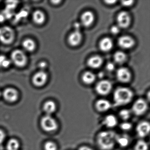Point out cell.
Returning <instances> with one entry per match:
<instances>
[{
    "instance_id": "cell-1",
    "label": "cell",
    "mask_w": 150,
    "mask_h": 150,
    "mask_svg": "<svg viewBox=\"0 0 150 150\" xmlns=\"http://www.w3.org/2000/svg\"><path fill=\"white\" fill-rule=\"evenodd\" d=\"M117 136L112 131L101 132L97 136V144L102 150H111L116 143Z\"/></svg>"
},
{
    "instance_id": "cell-2",
    "label": "cell",
    "mask_w": 150,
    "mask_h": 150,
    "mask_svg": "<svg viewBox=\"0 0 150 150\" xmlns=\"http://www.w3.org/2000/svg\"><path fill=\"white\" fill-rule=\"evenodd\" d=\"M132 91L127 88H119L115 91L114 100L117 106H123L130 102L133 97Z\"/></svg>"
},
{
    "instance_id": "cell-3",
    "label": "cell",
    "mask_w": 150,
    "mask_h": 150,
    "mask_svg": "<svg viewBox=\"0 0 150 150\" xmlns=\"http://www.w3.org/2000/svg\"><path fill=\"white\" fill-rule=\"evenodd\" d=\"M41 125L42 129L47 132L55 131L58 128V125L56 119L49 115H46L42 117Z\"/></svg>"
},
{
    "instance_id": "cell-4",
    "label": "cell",
    "mask_w": 150,
    "mask_h": 150,
    "mask_svg": "<svg viewBox=\"0 0 150 150\" xmlns=\"http://www.w3.org/2000/svg\"><path fill=\"white\" fill-rule=\"evenodd\" d=\"M11 62L18 67H22L27 63V57L25 53L21 50H16L11 54Z\"/></svg>"
},
{
    "instance_id": "cell-5",
    "label": "cell",
    "mask_w": 150,
    "mask_h": 150,
    "mask_svg": "<svg viewBox=\"0 0 150 150\" xmlns=\"http://www.w3.org/2000/svg\"><path fill=\"white\" fill-rule=\"evenodd\" d=\"M14 37V32L11 28L5 27L0 29V41L3 43H11L13 41Z\"/></svg>"
},
{
    "instance_id": "cell-6",
    "label": "cell",
    "mask_w": 150,
    "mask_h": 150,
    "mask_svg": "<svg viewBox=\"0 0 150 150\" xmlns=\"http://www.w3.org/2000/svg\"><path fill=\"white\" fill-rule=\"evenodd\" d=\"M148 109L147 103L143 99H138L133 103L132 111L135 115L140 116L144 114Z\"/></svg>"
},
{
    "instance_id": "cell-7",
    "label": "cell",
    "mask_w": 150,
    "mask_h": 150,
    "mask_svg": "<svg viewBox=\"0 0 150 150\" xmlns=\"http://www.w3.org/2000/svg\"><path fill=\"white\" fill-rule=\"evenodd\" d=\"M4 99L10 103L16 101L19 97V94L17 90L12 88H6L2 93Z\"/></svg>"
},
{
    "instance_id": "cell-8",
    "label": "cell",
    "mask_w": 150,
    "mask_h": 150,
    "mask_svg": "<svg viewBox=\"0 0 150 150\" xmlns=\"http://www.w3.org/2000/svg\"><path fill=\"white\" fill-rule=\"evenodd\" d=\"M48 76L43 71H40L36 73L32 78V82L37 87H41L47 81Z\"/></svg>"
},
{
    "instance_id": "cell-9",
    "label": "cell",
    "mask_w": 150,
    "mask_h": 150,
    "mask_svg": "<svg viewBox=\"0 0 150 150\" xmlns=\"http://www.w3.org/2000/svg\"><path fill=\"white\" fill-rule=\"evenodd\" d=\"M150 130V123L146 121L139 123L136 128L137 134L139 137L141 138L146 137L149 134Z\"/></svg>"
},
{
    "instance_id": "cell-10",
    "label": "cell",
    "mask_w": 150,
    "mask_h": 150,
    "mask_svg": "<svg viewBox=\"0 0 150 150\" xmlns=\"http://www.w3.org/2000/svg\"><path fill=\"white\" fill-rule=\"evenodd\" d=\"M112 88L111 83L108 81L103 80L100 81L96 86V89L99 94L106 95L110 92Z\"/></svg>"
},
{
    "instance_id": "cell-11",
    "label": "cell",
    "mask_w": 150,
    "mask_h": 150,
    "mask_svg": "<svg viewBox=\"0 0 150 150\" xmlns=\"http://www.w3.org/2000/svg\"><path fill=\"white\" fill-rule=\"evenodd\" d=\"M117 21L118 25L121 28H127L130 21V18L129 14L127 12H121L117 16Z\"/></svg>"
},
{
    "instance_id": "cell-12",
    "label": "cell",
    "mask_w": 150,
    "mask_h": 150,
    "mask_svg": "<svg viewBox=\"0 0 150 150\" xmlns=\"http://www.w3.org/2000/svg\"><path fill=\"white\" fill-rule=\"evenodd\" d=\"M116 75L117 79L122 82H128L131 78L129 71L125 67L119 68L117 71Z\"/></svg>"
},
{
    "instance_id": "cell-13",
    "label": "cell",
    "mask_w": 150,
    "mask_h": 150,
    "mask_svg": "<svg viewBox=\"0 0 150 150\" xmlns=\"http://www.w3.org/2000/svg\"><path fill=\"white\" fill-rule=\"evenodd\" d=\"M118 43L121 48L128 49L133 46L134 44V41L133 39L130 37L128 36H123L119 38Z\"/></svg>"
},
{
    "instance_id": "cell-14",
    "label": "cell",
    "mask_w": 150,
    "mask_h": 150,
    "mask_svg": "<svg viewBox=\"0 0 150 150\" xmlns=\"http://www.w3.org/2000/svg\"><path fill=\"white\" fill-rule=\"evenodd\" d=\"M82 35L79 31L75 30L70 35L68 38L69 44L72 46H75L80 43Z\"/></svg>"
},
{
    "instance_id": "cell-15",
    "label": "cell",
    "mask_w": 150,
    "mask_h": 150,
    "mask_svg": "<svg viewBox=\"0 0 150 150\" xmlns=\"http://www.w3.org/2000/svg\"><path fill=\"white\" fill-rule=\"evenodd\" d=\"M111 103L109 101L106 100H99L96 103V107L98 111L100 112H105L108 111L111 108Z\"/></svg>"
},
{
    "instance_id": "cell-16",
    "label": "cell",
    "mask_w": 150,
    "mask_h": 150,
    "mask_svg": "<svg viewBox=\"0 0 150 150\" xmlns=\"http://www.w3.org/2000/svg\"><path fill=\"white\" fill-rule=\"evenodd\" d=\"M81 19L82 24L85 27H87L93 23L94 18L93 13L88 11L82 14Z\"/></svg>"
},
{
    "instance_id": "cell-17",
    "label": "cell",
    "mask_w": 150,
    "mask_h": 150,
    "mask_svg": "<svg viewBox=\"0 0 150 150\" xmlns=\"http://www.w3.org/2000/svg\"><path fill=\"white\" fill-rule=\"evenodd\" d=\"M103 124L108 128H114L117 125V118L114 115H108L103 119Z\"/></svg>"
},
{
    "instance_id": "cell-18",
    "label": "cell",
    "mask_w": 150,
    "mask_h": 150,
    "mask_svg": "<svg viewBox=\"0 0 150 150\" xmlns=\"http://www.w3.org/2000/svg\"><path fill=\"white\" fill-rule=\"evenodd\" d=\"M57 109V105L53 101L49 100L46 101L44 104L43 110L46 113V115H51Z\"/></svg>"
},
{
    "instance_id": "cell-19",
    "label": "cell",
    "mask_w": 150,
    "mask_h": 150,
    "mask_svg": "<svg viewBox=\"0 0 150 150\" xmlns=\"http://www.w3.org/2000/svg\"><path fill=\"white\" fill-rule=\"evenodd\" d=\"M100 47L101 50L108 51L113 47V42L110 38H106L101 40L100 43Z\"/></svg>"
},
{
    "instance_id": "cell-20",
    "label": "cell",
    "mask_w": 150,
    "mask_h": 150,
    "mask_svg": "<svg viewBox=\"0 0 150 150\" xmlns=\"http://www.w3.org/2000/svg\"><path fill=\"white\" fill-rule=\"evenodd\" d=\"M33 19L37 24H42L45 21V15L42 11L37 10L33 13Z\"/></svg>"
},
{
    "instance_id": "cell-21",
    "label": "cell",
    "mask_w": 150,
    "mask_h": 150,
    "mask_svg": "<svg viewBox=\"0 0 150 150\" xmlns=\"http://www.w3.org/2000/svg\"><path fill=\"white\" fill-rule=\"evenodd\" d=\"M102 62V59L100 57L95 56L89 59L88 62V64L91 68H96L100 66Z\"/></svg>"
},
{
    "instance_id": "cell-22",
    "label": "cell",
    "mask_w": 150,
    "mask_h": 150,
    "mask_svg": "<svg viewBox=\"0 0 150 150\" xmlns=\"http://www.w3.org/2000/svg\"><path fill=\"white\" fill-rule=\"evenodd\" d=\"M23 47L25 50L31 52L35 49V43L32 39H27L23 42Z\"/></svg>"
},
{
    "instance_id": "cell-23",
    "label": "cell",
    "mask_w": 150,
    "mask_h": 150,
    "mask_svg": "<svg viewBox=\"0 0 150 150\" xmlns=\"http://www.w3.org/2000/svg\"><path fill=\"white\" fill-rule=\"evenodd\" d=\"M20 142L16 139H11L7 144V150H20Z\"/></svg>"
},
{
    "instance_id": "cell-24",
    "label": "cell",
    "mask_w": 150,
    "mask_h": 150,
    "mask_svg": "<svg viewBox=\"0 0 150 150\" xmlns=\"http://www.w3.org/2000/svg\"><path fill=\"white\" fill-rule=\"evenodd\" d=\"M129 137L126 135H117V136L116 143H117L121 147H126L129 144Z\"/></svg>"
},
{
    "instance_id": "cell-25",
    "label": "cell",
    "mask_w": 150,
    "mask_h": 150,
    "mask_svg": "<svg viewBox=\"0 0 150 150\" xmlns=\"http://www.w3.org/2000/svg\"><path fill=\"white\" fill-rule=\"evenodd\" d=\"M95 75L93 73L86 72L84 73L82 77L83 81L86 84H90L94 81L95 80Z\"/></svg>"
},
{
    "instance_id": "cell-26",
    "label": "cell",
    "mask_w": 150,
    "mask_h": 150,
    "mask_svg": "<svg viewBox=\"0 0 150 150\" xmlns=\"http://www.w3.org/2000/svg\"><path fill=\"white\" fill-rule=\"evenodd\" d=\"M114 59L116 63L121 64L126 60V56L123 52L118 51L114 55Z\"/></svg>"
},
{
    "instance_id": "cell-27",
    "label": "cell",
    "mask_w": 150,
    "mask_h": 150,
    "mask_svg": "<svg viewBox=\"0 0 150 150\" xmlns=\"http://www.w3.org/2000/svg\"><path fill=\"white\" fill-rule=\"evenodd\" d=\"M135 150H148L147 143L143 140H139L137 142L134 147Z\"/></svg>"
},
{
    "instance_id": "cell-28",
    "label": "cell",
    "mask_w": 150,
    "mask_h": 150,
    "mask_svg": "<svg viewBox=\"0 0 150 150\" xmlns=\"http://www.w3.org/2000/svg\"><path fill=\"white\" fill-rule=\"evenodd\" d=\"M11 60L3 55L0 56V67L7 68L11 64Z\"/></svg>"
},
{
    "instance_id": "cell-29",
    "label": "cell",
    "mask_w": 150,
    "mask_h": 150,
    "mask_svg": "<svg viewBox=\"0 0 150 150\" xmlns=\"http://www.w3.org/2000/svg\"><path fill=\"white\" fill-rule=\"evenodd\" d=\"M119 115L120 117L122 120L126 121L130 117L131 112L130 110L127 109H124L119 112Z\"/></svg>"
},
{
    "instance_id": "cell-30",
    "label": "cell",
    "mask_w": 150,
    "mask_h": 150,
    "mask_svg": "<svg viewBox=\"0 0 150 150\" xmlns=\"http://www.w3.org/2000/svg\"><path fill=\"white\" fill-rule=\"evenodd\" d=\"M45 150H57V144L52 141L46 142L44 144Z\"/></svg>"
},
{
    "instance_id": "cell-31",
    "label": "cell",
    "mask_w": 150,
    "mask_h": 150,
    "mask_svg": "<svg viewBox=\"0 0 150 150\" xmlns=\"http://www.w3.org/2000/svg\"><path fill=\"white\" fill-rule=\"evenodd\" d=\"M120 128L123 130L129 131L132 128V125L129 122H124L120 125Z\"/></svg>"
},
{
    "instance_id": "cell-32",
    "label": "cell",
    "mask_w": 150,
    "mask_h": 150,
    "mask_svg": "<svg viewBox=\"0 0 150 150\" xmlns=\"http://www.w3.org/2000/svg\"><path fill=\"white\" fill-rule=\"evenodd\" d=\"M6 138V134L3 130L0 129V144H2L5 141Z\"/></svg>"
},
{
    "instance_id": "cell-33",
    "label": "cell",
    "mask_w": 150,
    "mask_h": 150,
    "mask_svg": "<svg viewBox=\"0 0 150 150\" xmlns=\"http://www.w3.org/2000/svg\"><path fill=\"white\" fill-rule=\"evenodd\" d=\"M110 31H111V32L112 33V34H114V35H116V34H117V33H119V28H118V27H117V26H113V27L111 28Z\"/></svg>"
},
{
    "instance_id": "cell-34",
    "label": "cell",
    "mask_w": 150,
    "mask_h": 150,
    "mask_svg": "<svg viewBox=\"0 0 150 150\" xmlns=\"http://www.w3.org/2000/svg\"><path fill=\"white\" fill-rule=\"evenodd\" d=\"M107 70L108 71H112L115 68V65L112 63H109L106 66Z\"/></svg>"
},
{
    "instance_id": "cell-35",
    "label": "cell",
    "mask_w": 150,
    "mask_h": 150,
    "mask_svg": "<svg viewBox=\"0 0 150 150\" xmlns=\"http://www.w3.org/2000/svg\"><path fill=\"white\" fill-rule=\"evenodd\" d=\"M38 67L40 69L43 70V69H45L47 67V64L45 62L42 61V62H40L39 63V64H38Z\"/></svg>"
},
{
    "instance_id": "cell-36",
    "label": "cell",
    "mask_w": 150,
    "mask_h": 150,
    "mask_svg": "<svg viewBox=\"0 0 150 150\" xmlns=\"http://www.w3.org/2000/svg\"><path fill=\"white\" fill-rule=\"evenodd\" d=\"M133 1H122V4L123 6H129L131 5H132L133 3Z\"/></svg>"
},
{
    "instance_id": "cell-37",
    "label": "cell",
    "mask_w": 150,
    "mask_h": 150,
    "mask_svg": "<svg viewBox=\"0 0 150 150\" xmlns=\"http://www.w3.org/2000/svg\"><path fill=\"white\" fill-rule=\"evenodd\" d=\"M74 28L75 29V30L79 31V29H80L81 25L79 23H75L74 24Z\"/></svg>"
},
{
    "instance_id": "cell-38",
    "label": "cell",
    "mask_w": 150,
    "mask_h": 150,
    "mask_svg": "<svg viewBox=\"0 0 150 150\" xmlns=\"http://www.w3.org/2000/svg\"><path fill=\"white\" fill-rule=\"evenodd\" d=\"M79 150H93L92 148L86 146H83L80 147Z\"/></svg>"
},
{
    "instance_id": "cell-39",
    "label": "cell",
    "mask_w": 150,
    "mask_h": 150,
    "mask_svg": "<svg viewBox=\"0 0 150 150\" xmlns=\"http://www.w3.org/2000/svg\"><path fill=\"white\" fill-rule=\"evenodd\" d=\"M105 2L108 4H113L115 3L116 1H106Z\"/></svg>"
},
{
    "instance_id": "cell-40",
    "label": "cell",
    "mask_w": 150,
    "mask_h": 150,
    "mask_svg": "<svg viewBox=\"0 0 150 150\" xmlns=\"http://www.w3.org/2000/svg\"><path fill=\"white\" fill-rule=\"evenodd\" d=\"M60 1H52V3H54V4H58V3H59L60 2Z\"/></svg>"
},
{
    "instance_id": "cell-41",
    "label": "cell",
    "mask_w": 150,
    "mask_h": 150,
    "mask_svg": "<svg viewBox=\"0 0 150 150\" xmlns=\"http://www.w3.org/2000/svg\"><path fill=\"white\" fill-rule=\"evenodd\" d=\"M1 92H0V97H1Z\"/></svg>"
}]
</instances>
